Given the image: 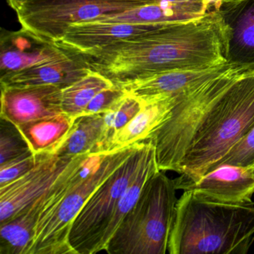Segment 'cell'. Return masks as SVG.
Instances as JSON below:
<instances>
[{"instance_id": "obj_1", "label": "cell", "mask_w": 254, "mask_h": 254, "mask_svg": "<svg viewBox=\"0 0 254 254\" xmlns=\"http://www.w3.org/2000/svg\"><path fill=\"white\" fill-rule=\"evenodd\" d=\"M89 67L123 85L162 72L216 67L227 64L222 23L216 11L189 21L81 54Z\"/></svg>"}, {"instance_id": "obj_2", "label": "cell", "mask_w": 254, "mask_h": 254, "mask_svg": "<svg viewBox=\"0 0 254 254\" xmlns=\"http://www.w3.org/2000/svg\"><path fill=\"white\" fill-rule=\"evenodd\" d=\"M141 143L107 154L76 156L52 187L29 254H77L69 243L72 223L93 193Z\"/></svg>"}, {"instance_id": "obj_3", "label": "cell", "mask_w": 254, "mask_h": 254, "mask_svg": "<svg viewBox=\"0 0 254 254\" xmlns=\"http://www.w3.org/2000/svg\"><path fill=\"white\" fill-rule=\"evenodd\" d=\"M254 244V203H224L193 190L178 199L169 254H247Z\"/></svg>"}, {"instance_id": "obj_4", "label": "cell", "mask_w": 254, "mask_h": 254, "mask_svg": "<svg viewBox=\"0 0 254 254\" xmlns=\"http://www.w3.org/2000/svg\"><path fill=\"white\" fill-rule=\"evenodd\" d=\"M254 126V67H246L227 87L196 132L178 179L197 181Z\"/></svg>"}, {"instance_id": "obj_5", "label": "cell", "mask_w": 254, "mask_h": 254, "mask_svg": "<svg viewBox=\"0 0 254 254\" xmlns=\"http://www.w3.org/2000/svg\"><path fill=\"white\" fill-rule=\"evenodd\" d=\"M176 187L164 171L144 186L137 202L107 245L109 254H165L176 211Z\"/></svg>"}, {"instance_id": "obj_6", "label": "cell", "mask_w": 254, "mask_h": 254, "mask_svg": "<svg viewBox=\"0 0 254 254\" xmlns=\"http://www.w3.org/2000/svg\"><path fill=\"white\" fill-rule=\"evenodd\" d=\"M154 146L147 140L100 186L72 223L69 243L77 254L97 253L102 235L119 200L136 178Z\"/></svg>"}, {"instance_id": "obj_7", "label": "cell", "mask_w": 254, "mask_h": 254, "mask_svg": "<svg viewBox=\"0 0 254 254\" xmlns=\"http://www.w3.org/2000/svg\"><path fill=\"white\" fill-rule=\"evenodd\" d=\"M143 0H29L17 10L22 29L56 43L70 26L146 5Z\"/></svg>"}, {"instance_id": "obj_8", "label": "cell", "mask_w": 254, "mask_h": 254, "mask_svg": "<svg viewBox=\"0 0 254 254\" xmlns=\"http://www.w3.org/2000/svg\"><path fill=\"white\" fill-rule=\"evenodd\" d=\"M75 157L43 153L33 169L16 181L0 187V224L26 209L50 190Z\"/></svg>"}, {"instance_id": "obj_9", "label": "cell", "mask_w": 254, "mask_h": 254, "mask_svg": "<svg viewBox=\"0 0 254 254\" xmlns=\"http://www.w3.org/2000/svg\"><path fill=\"white\" fill-rule=\"evenodd\" d=\"M215 11L222 23L227 64L254 67V0H221Z\"/></svg>"}, {"instance_id": "obj_10", "label": "cell", "mask_w": 254, "mask_h": 254, "mask_svg": "<svg viewBox=\"0 0 254 254\" xmlns=\"http://www.w3.org/2000/svg\"><path fill=\"white\" fill-rule=\"evenodd\" d=\"M177 190H193L202 195L224 203H252L254 172L252 166L222 165L197 181L175 178Z\"/></svg>"}, {"instance_id": "obj_11", "label": "cell", "mask_w": 254, "mask_h": 254, "mask_svg": "<svg viewBox=\"0 0 254 254\" xmlns=\"http://www.w3.org/2000/svg\"><path fill=\"white\" fill-rule=\"evenodd\" d=\"M62 90L55 85L1 87V118L17 126L62 114Z\"/></svg>"}, {"instance_id": "obj_12", "label": "cell", "mask_w": 254, "mask_h": 254, "mask_svg": "<svg viewBox=\"0 0 254 254\" xmlns=\"http://www.w3.org/2000/svg\"><path fill=\"white\" fill-rule=\"evenodd\" d=\"M0 49L1 78L63 57L69 52L23 29L17 32L2 31Z\"/></svg>"}, {"instance_id": "obj_13", "label": "cell", "mask_w": 254, "mask_h": 254, "mask_svg": "<svg viewBox=\"0 0 254 254\" xmlns=\"http://www.w3.org/2000/svg\"><path fill=\"white\" fill-rule=\"evenodd\" d=\"M165 24H131L90 21L70 26L55 44L79 54L91 53L148 33Z\"/></svg>"}, {"instance_id": "obj_14", "label": "cell", "mask_w": 254, "mask_h": 254, "mask_svg": "<svg viewBox=\"0 0 254 254\" xmlns=\"http://www.w3.org/2000/svg\"><path fill=\"white\" fill-rule=\"evenodd\" d=\"M91 70L81 54L69 50L63 57L2 77L0 82L1 87L55 85L64 90Z\"/></svg>"}, {"instance_id": "obj_15", "label": "cell", "mask_w": 254, "mask_h": 254, "mask_svg": "<svg viewBox=\"0 0 254 254\" xmlns=\"http://www.w3.org/2000/svg\"><path fill=\"white\" fill-rule=\"evenodd\" d=\"M231 66L225 64L209 69L169 71L118 86L141 101L160 96H178L195 88Z\"/></svg>"}, {"instance_id": "obj_16", "label": "cell", "mask_w": 254, "mask_h": 254, "mask_svg": "<svg viewBox=\"0 0 254 254\" xmlns=\"http://www.w3.org/2000/svg\"><path fill=\"white\" fill-rule=\"evenodd\" d=\"M177 96H160L143 103L141 111L124 127L119 130L106 148V153L118 151L145 142L169 117Z\"/></svg>"}, {"instance_id": "obj_17", "label": "cell", "mask_w": 254, "mask_h": 254, "mask_svg": "<svg viewBox=\"0 0 254 254\" xmlns=\"http://www.w3.org/2000/svg\"><path fill=\"white\" fill-rule=\"evenodd\" d=\"M206 13L207 10L201 5L163 2L141 5L118 14L104 16L95 21L131 24H169L199 18Z\"/></svg>"}, {"instance_id": "obj_18", "label": "cell", "mask_w": 254, "mask_h": 254, "mask_svg": "<svg viewBox=\"0 0 254 254\" xmlns=\"http://www.w3.org/2000/svg\"><path fill=\"white\" fill-rule=\"evenodd\" d=\"M50 190L26 209L0 224V254H29L37 222Z\"/></svg>"}, {"instance_id": "obj_19", "label": "cell", "mask_w": 254, "mask_h": 254, "mask_svg": "<svg viewBox=\"0 0 254 254\" xmlns=\"http://www.w3.org/2000/svg\"><path fill=\"white\" fill-rule=\"evenodd\" d=\"M75 120L62 113L28 122L17 127L34 154L54 153L70 131Z\"/></svg>"}, {"instance_id": "obj_20", "label": "cell", "mask_w": 254, "mask_h": 254, "mask_svg": "<svg viewBox=\"0 0 254 254\" xmlns=\"http://www.w3.org/2000/svg\"><path fill=\"white\" fill-rule=\"evenodd\" d=\"M104 114L80 116L55 154L60 157L97 154L104 130Z\"/></svg>"}, {"instance_id": "obj_21", "label": "cell", "mask_w": 254, "mask_h": 254, "mask_svg": "<svg viewBox=\"0 0 254 254\" xmlns=\"http://www.w3.org/2000/svg\"><path fill=\"white\" fill-rule=\"evenodd\" d=\"M158 171H160V169L156 160L155 148H154L144 162L136 178L128 186L127 190L119 200L113 212L111 220L99 240L97 247V253L106 250L107 245L110 239L114 236L125 217L137 202L144 186L146 184L148 180Z\"/></svg>"}, {"instance_id": "obj_22", "label": "cell", "mask_w": 254, "mask_h": 254, "mask_svg": "<svg viewBox=\"0 0 254 254\" xmlns=\"http://www.w3.org/2000/svg\"><path fill=\"white\" fill-rule=\"evenodd\" d=\"M114 85V83L105 75L91 70L62 90V111L64 114L77 118L99 92Z\"/></svg>"}, {"instance_id": "obj_23", "label": "cell", "mask_w": 254, "mask_h": 254, "mask_svg": "<svg viewBox=\"0 0 254 254\" xmlns=\"http://www.w3.org/2000/svg\"><path fill=\"white\" fill-rule=\"evenodd\" d=\"M142 106V101L127 93L110 111L104 114L103 133L97 154H107V146L111 139L119 130L136 117Z\"/></svg>"}, {"instance_id": "obj_24", "label": "cell", "mask_w": 254, "mask_h": 254, "mask_svg": "<svg viewBox=\"0 0 254 254\" xmlns=\"http://www.w3.org/2000/svg\"><path fill=\"white\" fill-rule=\"evenodd\" d=\"M31 151L32 150L17 126L1 118L0 165L15 160Z\"/></svg>"}, {"instance_id": "obj_25", "label": "cell", "mask_w": 254, "mask_h": 254, "mask_svg": "<svg viewBox=\"0 0 254 254\" xmlns=\"http://www.w3.org/2000/svg\"><path fill=\"white\" fill-rule=\"evenodd\" d=\"M254 164V126L215 165L212 170L222 165L252 166Z\"/></svg>"}, {"instance_id": "obj_26", "label": "cell", "mask_w": 254, "mask_h": 254, "mask_svg": "<svg viewBox=\"0 0 254 254\" xmlns=\"http://www.w3.org/2000/svg\"><path fill=\"white\" fill-rule=\"evenodd\" d=\"M41 154H35L31 151L15 160L0 165V187L16 181L33 169Z\"/></svg>"}, {"instance_id": "obj_27", "label": "cell", "mask_w": 254, "mask_h": 254, "mask_svg": "<svg viewBox=\"0 0 254 254\" xmlns=\"http://www.w3.org/2000/svg\"><path fill=\"white\" fill-rule=\"evenodd\" d=\"M126 94L127 92L123 87L114 84L113 87L99 92L90 101L81 116L105 114L120 102Z\"/></svg>"}, {"instance_id": "obj_28", "label": "cell", "mask_w": 254, "mask_h": 254, "mask_svg": "<svg viewBox=\"0 0 254 254\" xmlns=\"http://www.w3.org/2000/svg\"><path fill=\"white\" fill-rule=\"evenodd\" d=\"M143 1H145L148 4L170 2V3L185 4V5H201L207 10L205 0H143Z\"/></svg>"}, {"instance_id": "obj_29", "label": "cell", "mask_w": 254, "mask_h": 254, "mask_svg": "<svg viewBox=\"0 0 254 254\" xmlns=\"http://www.w3.org/2000/svg\"><path fill=\"white\" fill-rule=\"evenodd\" d=\"M29 0H7L8 5L15 11L20 9L25 3L29 2Z\"/></svg>"}, {"instance_id": "obj_30", "label": "cell", "mask_w": 254, "mask_h": 254, "mask_svg": "<svg viewBox=\"0 0 254 254\" xmlns=\"http://www.w3.org/2000/svg\"><path fill=\"white\" fill-rule=\"evenodd\" d=\"M253 169H254V164L252 166Z\"/></svg>"}]
</instances>
